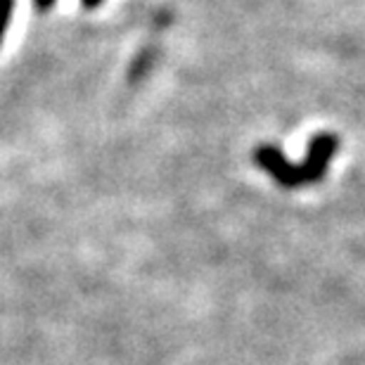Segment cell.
I'll use <instances>...</instances> for the list:
<instances>
[{
  "instance_id": "7a4b0ae2",
  "label": "cell",
  "mask_w": 365,
  "mask_h": 365,
  "mask_svg": "<svg viewBox=\"0 0 365 365\" xmlns=\"http://www.w3.org/2000/svg\"><path fill=\"white\" fill-rule=\"evenodd\" d=\"M254 162L264 173H268L275 185H280L284 190H297L304 187L302 173H299V164H292L287 157L282 155L275 145H257L254 150Z\"/></svg>"
},
{
  "instance_id": "6da1fadb",
  "label": "cell",
  "mask_w": 365,
  "mask_h": 365,
  "mask_svg": "<svg viewBox=\"0 0 365 365\" xmlns=\"http://www.w3.org/2000/svg\"><path fill=\"white\" fill-rule=\"evenodd\" d=\"M337 150H339V138L330 133V130H323V133L311 138L309 150H306V159L299 164V173H302L304 187L313 185V182H320L325 178L327 166H330L332 157L337 155Z\"/></svg>"
},
{
  "instance_id": "5b68a950",
  "label": "cell",
  "mask_w": 365,
  "mask_h": 365,
  "mask_svg": "<svg viewBox=\"0 0 365 365\" xmlns=\"http://www.w3.org/2000/svg\"><path fill=\"white\" fill-rule=\"evenodd\" d=\"M57 5V0H34V7L38 12H48V10H53V7Z\"/></svg>"
},
{
  "instance_id": "8992f818",
  "label": "cell",
  "mask_w": 365,
  "mask_h": 365,
  "mask_svg": "<svg viewBox=\"0 0 365 365\" xmlns=\"http://www.w3.org/2000/svg\"><path fill=\"white\" fill-rule=\"evenodd\" d=\"M105 0H81V5L86 7V10H95V7H100Z\"/></svg>"
},
{
  "instance_id": "3957f363",
  "label": "cell",
  "mask_w": 365,
  "mask_h": 365,
  "mask_svg": "<svg viewBox=\"0 0 365 365\" xmlns=\"http://www.w3.org/2000/svg\"><path fill=\"white\" fill-rule=\"evenodd\" d=\"M12 14H14V0H0V46H3L5 34L10 29Z\"/></svg>"
},
{
  "instance_id": "277c9868",
  "label": "cell",
  "mask_w": 365,
  "mask_h": 365,
  "mask_svg": "<svg viewBox=\"0 0 365 365\" xmlns=\"http://www.w3.org/2000/svg\"><path fill=\"white\" fill-rule=\"evenodd\" d=\"M148 67H150V55L145 53V55H140L138 57V62L133 64V67H130V74H133V81H138V78H140L145 71H148Z\"/></svg>"
}]
</instances>
